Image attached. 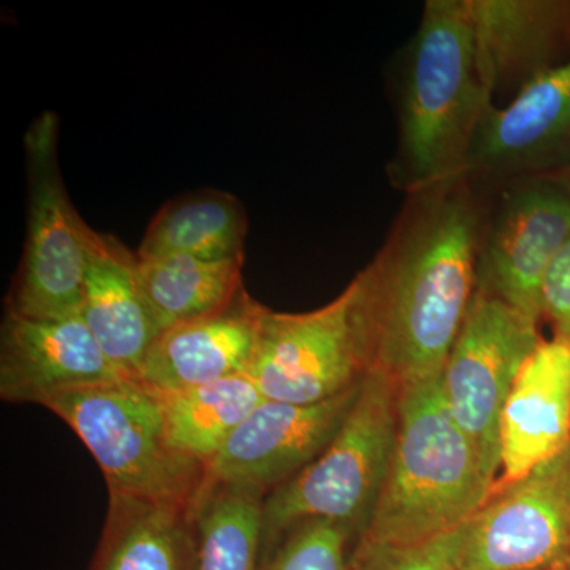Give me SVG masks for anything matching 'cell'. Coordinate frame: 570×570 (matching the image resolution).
I'll return each instance as SVG.
<instances>
[{
	"mask_svg": "<svg viewBox=\"0 0 570 570\" xmlns=\"http://www.w3.org/2000/svg\"><path fill=\"white\" fill-rule=\"evenodd\" d=\"M397 397L400 385L393 379L367 371L354 406L324 452L264 499V557L285 532L309 520L346 524L362 538L392 459Z\"/></svg>",
	"mask_w": 570,
	"mask_h": 570,
	"instance_id": "cell-5",
	"label": "cell"
},
{
	"mask_svg": "<svg viewBox=\"0 0 570 570\" xmlns=\"http://www.w3.org/2000/svg\"><path fill=\"white\" fill-rule=\"evenodd\" d=\"M249 230L245 206L235 195L205 189L168 202L146 228L138 258L190 255L217 258L246 255Z\"/></svg>",
	"mask_w": 570,
	"mask_h": 570,
	"instance_id": "cell-19",
	"label": "cell"
},
{
	"mask_svg": "<svg viewBox=\"0 0 570 570\" xmlns=\"http://www.w3.org/2000/svg\"><path fill=\"white\" fill-rule=\"evenodd\" d=\"M400 70L389 178L411 195L466 176L472 142L494 105L480 73L468 0H428Z\"/></svg>",
	"mask_w": 570,
	"mask_h": 570,
	"instance_id": "cell-2",
	"label": "cell"
},
{
	"mask_svg": "<svg viewBox=\"0 0 570 570\" xmlns=\"http://www.w3.org/2000/svg\"><path fill=\"white\" fill-rule=\"evenodd\" d=\"M482 190L475 288L540 324L543 276L570 238V190L554 175L524 176Z\"/></svg>",
	"mask_w": 570,
	"mask_h": 570,
	"instance_id": "cell-8",
	"label": "cell"
},
{
	"mask_svg": "<svg viewBox=\"0 0 570 570\" xmlns=\"http://www.w3.org/2000/svg\"><path fill=\"white\" fill-rule=\"evenodd\" d=\"M570 569V448L494 487L464 523L456 570Z\"/></svg>",
	"mask_w": 570,
	"mask_h": 570,
	"instance_id": "cell-10",
	"label": "cell"
},
{
	"mask_svg": "<svg viewBox=\"0 0 570 570\" xmlns=\"http://www.w3.org/2000/svg\"><path fill=\"white\" fill-rule=\"evenodd\" d=\"M540 316L553 326L554 337L570 341V238L554 255L543 276Z\"/></svg>",
	"mask_w": 570,
	"mask_h": 570,
	"instance_id": "cell-25",
	"label": "cell"
},
{
	"mask_svg": "<svg viewBox=\"0 0 570 570\" xmlns=\"http://www.w3.org/2000/svg\"><path fill=\"white\" fill-rule=\"evenodd\" d=\"M570 165V59L535 78L480 124L466 178L491 189L524 176L557 175Z\"/></svg>",
	"mask_w": 570,
	"mask_h": 570,
	"instance_id": "cell-12",
	"label": "cell"
},
{
	"mask_svg": "<svg viewBox=\"0 0 570 570\" xmlns=\"http://www.w3.org/2000/svg\"><path fill=\"white\" fill-rule=\"evenodd\" d=\"M570 448V341H542L513 382L501 422L494 487L510 485Z\"/></svg>",
	"mask_w": 570,
	"mask_h": 570,
	"instance_id": "cell-15",
	"label": "cell"
},
{
	"mask_svg": "<svg viewBox=\"0 0 570 570\" xmlns=\"http://www.w3.org/2000/svg\"><path fill=\"white\" fill-rule=\"evenodd\" d=\"M80 317L119 374L137 377L159 335L138 276V257L116 236L94 230Z\"/></svg>",
	"mask_w": 570,
	"mask_h": 570,
	"instance_id": "cell-17",
	"label": "cell"
},
{
	"mask_svg": "<svg viewBox=\"0 0 570 570\" xmlns=\"http://www.w3.org/2000/svg\"><path fill=\"white\" fill-rule=\"evenodd\" d=\"M264 309L243 288L223 309L164 330L135 379L153 392L167 393L249 373Z\"/></svg>",
	"mask_w": 570,
	"mask_h": 570,
	"instance_id": "cell-16",
	"label": "cell"
},
{
	"mask_svg": "<svg viewBox=\"0 0 570 570\" xmlns=\"http://www.w3.org/2000/svg\"><path fill=\"white\" fill-rule=\"evenodd\" d=\"M561 570H570V569H561Z\"/></svg>",
	"mask_w": 570,
	"mask_h": 570,
	"instance_id": "cell-27",
	"label": "cell"
},
{
	"mask_svg": "<svg viewBox=\"0 0 570 570\" xmlns=\"http://www.w3.org/2000/svg\"><path fill=\"white\" fill-rule=\"evenodd\" d=\"M493 489L450 412L441 376L404 385L387 475L358 542L406 547L459 530Z\"/></svg>",
	"mask_w": 570,
	"mask_h": 570,
	"instance_id": "cell-3",
	"label": "cell"
},
{
	"mask_svg": "<svg viewBox=\"0 0 570 570\" xmlns=\"http://www.w3.org/2000/svg\"><path fill=\"white\" fill-rule=\"evenodd\" d=\"M153 393L163 409L170 444L205 469L236 428L265 400L249 373L181 392Z\"/></svg>",
	"mask_w": 570,
	"mask_h": 570,
	"instance_id": "cell-21",
	"label": "cell"
},
{
	"mask_svg": "<svg viewBox=\"0 0 570 570\" xmlns=\"http://www.w3.org/2000/svg\"><path fill=\"white\" fill-rule=\"evenodd\" d=\"M468 7L494 105L569 61L570 0H468Z\"/></svg>",
	"mask_w": 570,
	"mask_h": 570,
	"instance_id": "cell-14",
	"label": "cell"
},
{
	"mask_svg": "<svg viewBox=\"0 0 570 570\" xmlns=\"http://www.w3.org/2000/svg\"><path fill=\"white\" fill-rule=\"evenodd\" d=\"M122 377L80 316L32 318L6 311L0 328V396L41 404L63 390ZM127 377V376H124Z\"/></svg>",
	"mask_w": 570,
	"mask_h": 570,
	"instance_id": "cell-13",
	"label": "cell"
},
{
	"mask_svg": "<svg viewBox=\"0 0 570 570\" xmlns=\"http://www.w3.org/2000/svg\"><path fill=\"white\" fill-rule=\"evenodd\" d=\"M89 570H197L194 505L110 494Z\"/></svg>",
	"mask_w": 570,
	"mask_h": 570,
	"instance_id": "cell-18",
	"label": "cell"
},
{
	"mask_svg": "<svg viewBox=\"0 0 570 570\" xmlns=\"http://www.w3.org/2000/svg\"><path fill=\"white\" fill-rule=\"evenodd\" d=\"M360 535L346 524L309 520L277 540L261 570H351Z\"/></svg>",
	"mask_w": 570,
	"mask_h": 570,
	"instance_id": "cell-23",
	"label": "cell"
},
{
	"mask_svg": "<svg viewBox=\"0 0 570 570\" xmlns=\"http://www.w3.org/2000/svg\"><path fill=\"white\" fill-rule=\"evenodd\" d=\"M355 283L307 313L265 307L249 376L269 401L317 404L354 389L367 373L356 333Z\"/></svg>",
	"mask_w": 570,
	"mask_h": 570,
	"instance_id": "cell-9",
	"label": "cell"
},
{
	"mask_svg": "<svg viewBox=\"0 0 570 570\" xmlns=\"http://www.w3.org/2000/svg\"><path fill=\"white\" fill-rule=\"evenodd\" d=\"M463 527L426 542L376 547L356 542L351 570H456Z\"/></svg>",
	"mask_w": 570,
	"mask_h": 570,
	"instance_id": "cell-24",
	"label": "cell"
},
{
	"mask_svg": "<svg viewBox=\"0 0 570 570\" xmlns=\"http://www.w3.org/2000/svg\"><path fill=\"white\" fill-rule=\"evenodd\" d=\"M542 341L539 322L475 288L441 381L450 412L491 483H497L501 466L502 409L521 367Z\"/></svg>",
	"mask_w": 570,
	"mask_h": 570,
	"instance_id": "cell-7",
	"label": "cell"
},
{
	"mask_svg": "<svg viewBox=\"0 0 570 570\" xmlns=\"http://www.w3.org/2000/svg\"><path fill=\"white\" fill-rule=\"evenodd\" d=\"M360 387L362 382L317 404L262 401L206 464L202 489L227 487L268 497L324 452L347 419Z\"/></svg>",
	"mask_w": 570,
	"mask_h": 570,
	"instance_id": "cell-11",
	"label": "cell"
},
{
	"mask_svg": "<svg viewBox=\"0 0 570 570\" xmlns=\"http://www.w3.org/2000/svg\"><path fill=\"white\" fill-rule=\"evenodd\" d=\"M245 261L246 255L217 261L190 255L138 258L142 294L159 333L230 305L245 288Z\"/></svg>",
	"mask_w": 570,
	"mask_h": 570,
	"instance_id": "cell-20",
	"label": "cell"
},
{
	"mask_svg": "<svg viewBox=\"0 0 570 570\" xmlns=\"http://www.w3.org/2000/svg\"><path fill=\"white\" fill-rule=\"evenodd\" d=\"M264 499L227 487L200 490L194 504L197 570H261Z\"/></svg>",
	"mask_w": 570,
	"mask_h": 570,
	"instance_id": "cell-22",
	"label": "cell"
},
{
	"mask_svg": "<svg viewBox=\"0 0 570 570\" xmlns=\"http://www.w3.org/2000/svg\"><path fill=\"white\" fill-rule=\"evenodd\" d=\"M28 230L7 311L32 318L80 316L92 228L71 204L59 167V118L43 111L24 134Z\"/></svg>",
	"mask_w": 570,
	"mask_h": 570,
	"instance_id": "cell-6",
	"label": "cell"
},
{
	"mask_svg": "<svg viewBox=\"0 0 570 570\" xmlns=\"http://www.w3.org/2000/svg\"><path fill=\"white\" fill-rule=\"evenodd\" d=\"M485 193L461 176L407 195L384 245L354 277L367 371L400 387L441 376L475 292Z\"/></svg>",
	"mask_w": 570,
	"mask_h": 570,
	"instance_id": "cell-1",
	"label": "cell"
},
{
	"mask_svg": "<svg viewBox=\"0 0 570 570\" xmlns=\"http://www.w3.org/2000/svg\"><path fill=\"white\" fill-rule=\"evenodd\" d=\"M554 176H558V178L561 179L562 184H564L566 187L570 190V165L569 167H566L564 170L560 171V174H557Z\"/></svg>",
	"mask_w": 570,
	"mask_h": 570,
	"instance_id": "cell-26",
	"label": "cell"
},
{
	"mask_svg": "<svg viewBox=\"0 0 570 570\" xmlns=\"http://www.w3.org/2000/svg\"><path fill=\"white\" fill-rule=\"evenodd\" d=\"M75 431L102 469L115 497L194 505L205 466L168 441L163 409L135 377L81 385L40 404Z\"/></svg>",
	"mask_w": 570,
	"mask_h": 570,
	"instance_id": "cell-4",
	"label": "cell"
}]
</instances>
